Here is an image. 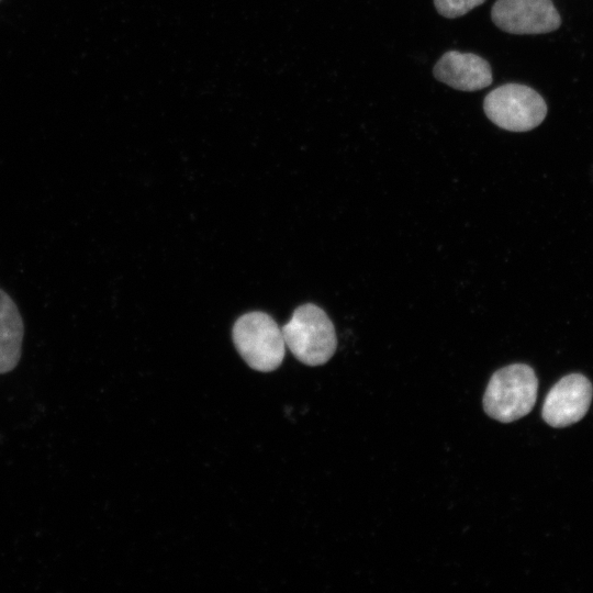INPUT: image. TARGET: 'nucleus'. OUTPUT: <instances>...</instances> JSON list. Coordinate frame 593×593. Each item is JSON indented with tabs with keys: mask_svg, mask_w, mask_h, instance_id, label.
<instances>
[{
	"mask_svg": "<svg viewBox=\"0 0 593 593\" xmlns=\"http://www.w3.org/2000/svg\"><path fill=\"white\" fill-rule=\"evenodd\" d=\"M538 381L532 367L513 363L495 371L483 395L485 413L502 423L527 415L537 399Z\"/></svg>",
	"mask_w": 593,
	"mask_h": 593,
	"instance_id": "nucleus-1",
	"label": "nucleus"
},
{
	"mask_svg": "<svg viewBox=\"0 0 593 593\" xmlns=\"http://www.w3.org/2000/svg\"><path fill=\"white\" fill-rule=\"evenodd\" d=\"M286 347L304 365L320 366L334 355L337 338L327 314L317 305L306 303L296 307L281 327Z\"/></svg>",
	"mask_w": 593,
	"mask_h": 593,
	"instance_id": "nucleus-2",
	"label": "nucleus"
},
{
	"mask_svg": "<svg viewBox=\"0 0 593 593\" xmlns=\"http://www.w3.org/2000/svg\"><path fill=\"white\" fill-rule=\"evenodd\" d=\"M232 336L242 358L257 371L276 370L284 358L286 344L281 328L265 312H249L239 316Z\"/></svg>",
	"mask_w": 593,
	"mask_h": 593,
	"instance_id": "nucleus-3",
	"label": "nucleus"
},
{
	"mask_svg": "<svg viewBox=\"0 0 593 593\" xmlns=\"http://www.w3.org/2000/svg\"><path fill=\"white\" fill-rule=\"evenodd\" d=\"M483 110L496 126L510 132H527L544 121L547 104L533 88L521 83H505L485 96Z\"/></svg>",
	"mask_w": 593,
	"mask_h": 593,
	"instance_id": "nucleus-4",
	"label": "nucleus"
},
{
	"mask_svg": "<svg viewBox=\"0 0 593 593\" xmlns=\"http://www.w3.org/2000/svg\"><path fill=\"white\" fill-rule=\"evenodd\" d=\"M492 22L510 34H544L557 30L561 18L551 0H496Z\"/></svg>",
	"mask_w": 593,
	"mask_h": 593,
	"instance_id": "nucleus-5",
	"label": "nucleus"
},
{
	"mask_svg": "<svg viewBox=\"0 0 593 593\" xmlns=\"http://www.w3.org/2000/svg\"><path fill=\"white\" fill-rule=\"evenodd\" d=\"M593 395L590 380L580 373L561 378L545 398L541 415L553 427H566L588 412Z\"/></svg>",
	"mask_w": 593,
	"mask_h": 593,
	"instance_id": "nucleus-6",
	"label": "nucleus"
},
{
	"mask_svg": "<svg viewBox=\"0 0 593 593\" xmlns=\"http://www.w3.org/2000/svg\"><path fill=\"white\" fill-rule=\"evenodd\" d=\"M434 77L460 91H477L493 81L490 64L473 53L446 52L433 68Z\"/></svg>",
	"mask_w": 593,
	"mask_h": 593,
	"instance_id": "nucleus-7",
	"label": "nucleus"
},
{
	"mask_svg": "<svg viewBox=\"0 0 593 593\" xmlns=\"http://www.w3.org/2000/svg\"><path fill=\"white\" fill-rule=\"evenodd\" d=\"M24 324L12 298L0 288V373L12 371L20 361Z\"/></svg>",
	"mask_w": 593,
	"mask_h": 593,
	"instance_id": "nucleus-8",
	"label": "nucleus"
},
{
	"mask_svg": "<svg viewBox=\"0 0 593 593\" xmlns=\"http://www.w3.org/2000/svg\"><path fill=\"white\" fill-rule=\"evenodd\" d=\"M485 0H434L437 12L447 18L456 19L482 4Z\"/></svg>",
	"mask_w": 593,
	"mask_h": 593,
	"instance_id": "nucleus-9",
	"label": "nucleus"
},
{
	"mask_svg": "<svg viewBox=\"0 0 593 593\" xmlns=\"http://www.w3.org/2000/svg\"><path fill=\"white\" fill-rule=\"evenodd\" d=\"M1 1V0H0Z\"/></svg>",
	"mask_w": 593,
	"mask_h": 593,
	"instance_id": "nucleus-10",
	"label": "nucleus"
}]
</instances>
